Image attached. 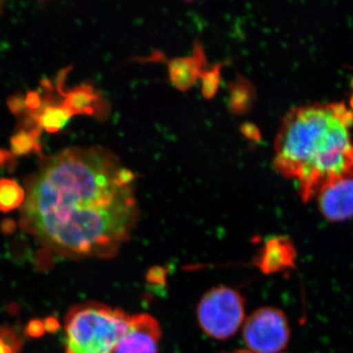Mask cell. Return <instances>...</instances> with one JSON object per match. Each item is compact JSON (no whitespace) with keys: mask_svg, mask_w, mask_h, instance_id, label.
<instances>
[{"mask_svg":"<svg viewBox=\"0 0 353 353\" xmlns=\"http://www.w3.org/2000/svg\"><path fill=\"white\" fill-rule=\"evenodd\" d=\"M134 181L106 148H67L26 179L21 227L60 256L112 257L138 220Z\"/></svg>","mask_w":353,"mask_h":353,"instance_id":"6da1fadb","label":"cell"},{"mask_svg":"<svg viewBox=\"0 0 353 353\" xmlns=\"http://www.w3.org/2000/svg\"><path fill=\"white\" fill-rule=\"evenodd\" d=\"M353 111L343 102L290 110L275 143V167L296 181L304 201L327 183L353 176Z\"/></svg>","mask_w":353,"mask_h":353,"instance_id":"7a4b0ae2","label":"cell"},{"mask_svg":"<svg viewBox=\"0 0 353 353\" xmlns=\"http://www.w3.org/2000/svg\"><path fill=\"white\" fill-rule=\"evenodd\" d=\"M130 317L119 308L99 303L70 309L65 319L66 353H113L129 329Z\"/></svg>","mask_w":353,"mask_h":353,"instance_id":"3957f363","label":"cell"},{"mask_svg":"<svg viewBox=\"0 0 353 353\" xmlns=\"http://www.w3.org/2000/svg\"><path fill=\"white\" fill-rule=\"evenodd\" d=\"M196 314L208 336L226 340L236 334L245 320V301L231 288L216 287L202 297Z\"/></svg>","mask_w":353,"mask_h":353,"instance_id":"277c9868","label":"cell"},{"mask_svg":"<svg viewBox=\"0 0 353 353\" xmlns=\"http://www.w3.org/2000/svg\"><path fill=\"white\" fill-rule=\"evenodd\" d=\"M287 317L280 309H257L243 325V341L254 353H279L290 340Z\"/></svg>","mask_w":353,"mask_h":353,"instance_id":"5b68a950","label":"cell"},{"mask_svg":"<svg viewBox=\"0 0 353 353\" xmlns=\"http://www.w3.org/2000/svg\"><path fill=\"white\" fill-rule=\"evenodd\" d=\"M161 329L152 315L130 317L129 329L116 345L113 353H158Z\"/></svg>","mask_w":353,"mask_h":353,"instance_id":"8992f818","label":"cell"},{"mask_svg":"<svg viewBox=\"0 0 353 353\" xmlns=\"http://www.w3.org/2000/svg\"><path fill=\"white\" fill-rule=\"evenodd\" d=\"M315 197L326 219L334 222L350 219L353 217V176L327 183Z\"/></svg>","mask_w":353,"mask_h":353,"instance_id":"52a82bcc","label":"cell"},{"mask_svg":"<svg viewBox=\"0 0 353 353\" xmlns=\"http://www.w3.org/2000/svg\"><path fill=\"white\" fill-rule=\"evenodd\" d=\"M63 101L61 105L72 117L75 115L95 116L101 118L108 112L106 102L101 92L94 87L83 83L72 88L68 92H62Z\"/></svg>","mask_w":353,"mask_h":353,"instance_id":"ba28073f","label":"cell"},{"mask_svg":"<svg viewBox=\"0 0 353 353\" xmlns=\"http://www.w3.org/2000/svg\"><path fill=\"white\" fill-rule=\"evenodd\" d=\"M296 250L289 239L275 236L267 241L259 256V267L265 273L285 270L294 265Z\"/></svg>","mask_w":353,"mask_h":353,"instance_id":"9c48e42d","label":"cell"},{"mask_svg":"<svg viewBox=\"0 0 353 353\" xmlns=\"http://www.w3.org/2000/svg\"><path fill=\"white\" fill-rule=\"evenodd\" d=\"M202 62L203 57L201 52H196L192 57L172 60L169 64L172 83L181 90L192 87L197 78L201 76Z\"/></svg>","mask_w":353,"mask_h":353,"instance_id":"30bf717a","label":"cell"},{"mask_svg":"<svg viewBox=\"0 0 353 353\" xmlns=\"http://www.w3.org/2000/svg\"><path fill=\"white\" fill-rule=\"evenodd\" d=\"M72 115L60 104L48 102L46 105H41L36 115L28 118L26 122L32 127H38L41 131L48 134H57L61 131L67 123L71 119Z\"/></svg>","mask_w":353,"mask_h":353,"instance_id":"8fae6325","label":"cell"},{"mask_svg":"<svg viewBox=\"0 0 353 353\" xmlns=\"http://www.w3.org/2000/svg\"><path fill=\"white\" fill-rule=\"evenodd\" d=\"M41 130L34 128L32 130H21L11 137V154L13 157H20L30 153L41 154Z\"/></svg>","mask_w":353,"mask_h":353,"instance_id":"7c38bea8","label":"cell"},{"mask_svg":"<svg viewBox=\"0 0 353 353\" xmlns=\"http://www.w3.org/2000/svg\"><path fill=\"white\" fill-rule=\"evenodd\" d=\"M25 190L11 179H0V212H11L25 201Z\"/></svg>","mask_w":353,"mask_h":353,"instance_id":"4fadbf2b","label":"cell"},{"mask_svg":"<svg viewBox=\"0 0 353 353\" xmlns=\"http://www.w3.org/2000/svg\"><path fill=\"white\" fill-rule=\"evenodd\" d=\"M20 343L19 339L11 330H0V353H17Z\"/></svg>","mask_w":353,"mask_h":353,"instance_id":"5bb4252c","label":"cell"},{"mask_svg":"<svg viewBox=\"0 0 353 353\" xmlns=\"http://www.w3.org/2000/svg\"><path fill=\"white\" fill-rule=\"evenodd\" d=\"M220 83L219 70H211L208 73L204 74L202 79V85H203V94L206 97H212L217 90L218 85Z\"/></svg>","mask_w":353,"mask_h":353,"instance_id":"9a60e30c","label":"cell"},{"mask_svg":"<svg viewBox=\"0 0 353 353\" xmlns=\"http://www.w3.org/2000/svg\"><path fill=\"white\" fill-rule=\"evenodd\" d=\"M44 331H46V329H44L43 322L39 321V320H34V321L30 322L27 330H26V332H27L30 336H36V338L41 336Z\"/></svg>","mask_w":353,"mask_h":353,"instance_id":"2e32d148","label":"cell"},{"mask_svg":"<svg viewBox=\"0 0 353 353\" xmlns=\"http://www.w3.org/2000/svg\"><path fill=\"white\" fill-rule=\"evenodd\" d=\"M13 157L10 152L4 150V148H0V167L6 166L12 160Z\"/></svg>","mask_w":353,"mask_h":353,"instance_id":"e0dca14e","label":"cell"},{"mask_svg":"<svg viewBox=\"0 0 353 353\" xmlns=\"http://www.w3.org/2000/svg\"><path fill=\"white\" fill-rule=\"evenodd\" d=\"M44 329L46 331H57L58 328H59V323L54 319V318H48V319L46 320V322L43 323Z\"/></svg>","mask_w":353,"mask_h":353,"instance_id":"ac0fdd59","label":"cell"},{"mask_svg":"<svg viewBox=\"0 0 353 353\" xmlns=\"http://www.w3.org/2000/svg\"><path fill=\"white\" fill-rule=\"evenodd\" d=\"M4 6H6V2L1 1V0H0V14L2 13V10H3Z\"/></svg>","mask_w":353,"mask_h":353,"instance_id":"d6986e66","label":"cell"}]
</instances>
